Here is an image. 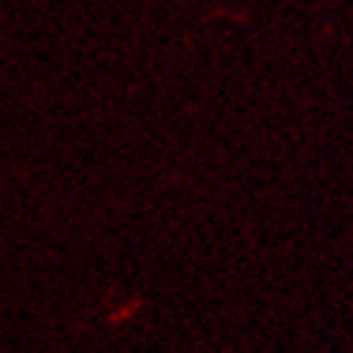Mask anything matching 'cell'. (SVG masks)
<instances>
[]
</instances>
